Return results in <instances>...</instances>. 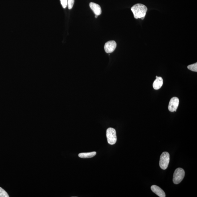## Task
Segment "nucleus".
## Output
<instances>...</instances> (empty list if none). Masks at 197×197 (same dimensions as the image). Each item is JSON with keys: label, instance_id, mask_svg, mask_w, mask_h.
I'll return each instance as SVG.
<instances>
[{"label": "nucleus", "instance_id": "obj_2", "mask_svg": "<svg viewBox=\"0 0 197 197\" xmlns=\"http://www.w3.org/2000/svg\"><path fill=\"white\" fill-rule=\"evenodd\" d=\"M185 173L184 169L178 168L175 170L173 176V182L177 184L180 183L184 179Z\"/></svg>", "mask_w": 197, "mask_h": 197}, {"label": "nucleus", "instance_id": "obj_4", "mask_svg": "<svg viewBox=\"0 0 197 197\" xmlns=\"http://www.w3.org/2000/svg\"><path fill=\"white\" fill-rule=\"evenodd\" d=\"M170 161V155L167 152H163L161 155L159 160V166L163 170L167 168Z\"/></svg>", "mask_w": 197, "mask_h": 197}, {"label": "nucleus", "instance_id": "obj_1", "mask_svg": "<svg viewBox=\"0 0 197 197\" xmlns=\"http://www.w3.org/2000/svg\"><path fill=\"white\" fill-rule=\"evenodd\" d=\"M147 10L146 6L141 3L136 4L131 8L134 18L137 19L142 18L143 19L146 15Z\"/></svg>", "mask_w": 197, "mask_h": 197}, {"label": "nucleus", "instance_id": "obj_5", "mask_svg": "<svg viewBox=\"0 0 197 197\" xmlns=\"http://www.w3.org/2000/svg\"><path fill=\"white\" fill-rule=\"evenodd\" d=\"M117 46V43L115 41H110L106 43L104 45V49L106 53L110 54L115 50Z\"/></svg>", "mask_w": 197, "mask_h": 197}, {"label": "nucleus", "instance_id": "obj_13", "mask_svg": "<svg viewBox=\"0 0 197 197\" xmlns=\"http://www.w3.org/2000/svg\"><path fill=\"white\" fill-rule=\"evenodd\" d=\"M74 0H68V9H71L73 7Z\"/></svg>", "mask_w": 197, "mask_h": 197}, {"label": "nucleus", "instance_id": "obj_16", "mask_svg": "<svg viewBox=\"0 0 197 197\" xmlns=\"http://www.w3.org/2000/svg\"><path fill=\"white\" fill-rule=\"evenodd\" d=\"M157 77H158V76H156V78H157Z\"/></svg>", "mask_w": 197, "mask_h": 197}, {"label": "nucleus", "instance_id": "obj_7", "mask_svg": "<svg viewBox=\"0 0 197 197\" xmlns=\"http://www.w3.org/2000/svg\"><path fill=\"white\" fill-rule=\"evenodd\" d=\"M151 191L156 194L157 195L160 197H165L166 196L165 193L162 189L156 185H153L151 187Z\"/></svg>", "mask_w": 197, "mask_h": 197}, {"label": "nucleus", "instance_id": "obj_11", "mask_svg": "<svg viewBox=\"0 0 197 197\" xmlns=\"http://www.w3.org/2000/svg\"><path fill=\"white\" fill-rule=\"evenodd\" d=\"M187 68H188L189 70L192 71L197 72V63L196 62L195 63L189 65V66H187Z\"/></svg>", "mask_w": 197, "mask_h": 197}, {"label": "nucleus", "instance_id": "obj_9", "mask_svg": "<svg viewBox=\"0 0 197 197\" xmlns=\"http://www.w3.org/2000/svg\"><path fill=\"white\" fill-rule=\"evenodd\" d=\"M163 80L162 78L158 77L153 83V87L155 90L159 89L163 85Z\"/></svg>", "mask_w": 197, "mask_h": 197}, {"label": "nucleus", "instance_id": "obj_12", "mask_svg": "<svg viewBox=\"0 0 197 197\" xmlns=\"http://www.w3.org/2000/svg\"><path fill=\"white\" fill-rule=\"evenodd\" d=\"M7 192L3 188L0 187V197H9Z\"/></svg>", "mask_w": 197, "mask_h": 197}, {"label": "nucleus", "instance_id": "obj_14", "mask_svg": "<svg viewBox=\"0 0 197 197\" xmlns=\"http://www.w3.org/2000/svg\"><path fill=\"white\" fill-rule=\"evenodd\" d=\"M60 2L62 7L66 9L68 6V0H60Z\"/></svg>", "mask_w": 197, "mask_h": 197}, {"label": "nucleus", "instance_id": "obj_15", "mask_svg": "<svg viewBox=\"0 0 197 197\" xmlns=\"http://www.w3.org/2000/svg\"><path fill=\"white\" fill-rule=\"evenodd\" d=\"M98 17V16L96 15H95V18H97Z\"/></svg>", "mask_w": 197, "mask_h": 197}, {"label": "nucleus", "instance_id": "obj_3", "mask_svg": "<svg viewBox=\"0 0 197 197\" xmlns=\"http://www.w3.org/2000/svg\"><path fill=\"white\" fill-rule=\"evenodd\" d=\"M107 141L110 145L115 144L117 141V135L115 129L113 128H109L106 131Z\"/></svg>", "mask_w": 197, "mask_h": 197}, {"label": "nucleus", "instance_id": "obj_8", "mask_svg": "<svg viewBox=\"0 0 197 197\" xmlns=\"http://www.w3.org/2000/svg\"><path fill=\"white\" fill-rule=\"evenodd\" d=\"M90 6L95 15L98 16L101 14L102 9L100 6L93 2L90 3Z\"/></svg>", "mask_w": 197, "mask_h": 197}, {"label": "nucleus", "instance_id": "obj_10", "mask_svg": "<svg viewBox=\"0 0 197 197\" xmlns=\"http://www.w3.org/2000/svg\"><path fill=\"white\" fill-rule=\"evenodd\" d=\"M96 154L95 151L89 153H81L78 155L79 157L81 158L86 159L94 157Z\"/></svg>", "mask_w": 197, "mask_h": 197}, {"label": "nucleus", "instance_id": "obj_6", "mask_svg": "<svg viewBox=\"0 0 197 197\" xmlns=\"http://www.w3.org/2000/svg\"><path fill=\"white\" fill-rule=\"evenodd\" d=\"M179 103V100L178 98L176 97H173L169 102L168 109L171 112L176 111L178 108Z\"/></svg>", "mask_w": 197, "mask_h": 197}]
</instances>
